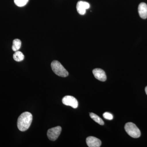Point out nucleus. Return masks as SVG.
<instances>
[{
    "label": "nucleus",
    "mask_w": 147,
    "mask_h": 147,
    "mask_svg": "<svg viewBox=\"0 0 147 147\" xmlns=\"http://www.w3.org/2000/svg\"><path fill=\"white\" fill-rule=\"evenodd\" d=\"M62 102L63 104L67 106H71L73 108H76L78 106V102L73 96H66L63 98Z\"/></svg>",
    "instance_id": "obj_5"
},
{
    "label": "nucleus",
    "mask_w": 147,
    "mask_h": 147,
    "mask_svg": "<svg viewBox=\"0 0 147 147\" xmlns=\"http://www.w3.org/2000/svg\"><path fill=\"white\" fill-rule=\"evenodd\" d=\"M145 91H146V94L147 95V86L146 87V88H145Z\"/></svg>",
    "instance_id": "obj_15"
},
{
    "label": "nucleus",
    "mask_w": 147,
    "mask_h": 147,
    "mask_svg": "<svg viewBox=\"0 0 147 147\" xmlns=\"http://www.w3.org/2000/svg\"><path fill=\"white\" fill-rule=\"evenodd\" d=\"M13 59L17 62H20L24 60V55L20 51H16L13 55Z\"/></svg>",
    "instance_id": "obj_10"
},
{
    "label": "nucleus",
    "mask_w": 147,
    "mask_h": 147,
    "mask_svg": "<svg viewBox=\"0 0 147 147\" xmlns=\"http://www.w3.org/2000/svg\"><path fill=\"white\" fill-rule=\"evenodd\" d=\"M32 119V115L29 112H24L21 114L17 121V127L19 130L22 131L28 130L31 125Z\"/></svg>",
    "instance_id": "obj_1"
},
{
    "label": "nucleus",
    "mask_w": 147,
    "mask_h": 147,
    "mask_svg": "<svg viewBox=\"0 0 147 147\" xmlns=\"http://www.w3.org/2000/svg\"><path fill=\"white\" fill-rule=\"evenodd\" d=\"M93 74L94 77L99 81L105 82L107 79V76L104 70L100 68H96L93 69Z\"/></svg>",
    "instance_id": "obj_7"
},
{
    "label": "nucleus",
    "mask_w": 147,
    "mask_h": 147,
    "mask_svg": "<svg viewBox=\"0 0 147 147\" xmlns=\"http://www.w3.org/2000/svg\"><path fill=\"white\" fill-rule=\"evenodd\" d=\"M86 142L88 146L89 147H99L101 145V142L100 140L92 136L87 138Z\"/></svg>",
    "instance_id": "obj_8"
},
{
    "label": "nucleus",
    "mask_w": 147,
    "mask_h": 147,
    "mask_svg": "<svg viewBox=\"0 0 147 147\" xmlns=\"http://www.w3.org/2000/svg\"><path fill=\"white\" fill-rule=\"evenodd\" d=\"M125 129L127 134L132 138H138L141 136V131L133 123H127L125 126Z\"/></svg>",
    "instance_id": "obj_3"
},
{
    "label": "nucleus",
    "mask_w": 147,
    "mask_h": 147,
    "mask_svg": "<svg viewBox=\"0 0 147 147\" xmlns=\"http://www.w3.org/2000/svg\"><path fill=\"white\" fill-rule=\"evenodd\" d=\"M51 68L55 74L61 77L68 76L69 73L61 64L57 61H54L51 63Z\"/></svg>",
    "instance_id": "obj_2"
},
{
    "label": "nucleus",
    "mask_w": 147,
    "mask_h": 147,
    "mask_svg": "<svg viewBox=\"0 0 147 147\" xmlns=\"http://www.w3.org/2000/svg\"><path fill=\"white\" fill-rule=\"evenodd\" d=\"M138 12L141 18L143 19L147 18V5L146 3H142L139 5Z\"/></svg>",
    "instance_id": "obj_9"
},
{
    "label": "nucleus",
    "mask_w": 147,
    "mask_h": 147,
    "mask_svg": "<svg viewBox=\"0 0 147 147\" xmlns=\"http://www.w3.org/2000/svg\"><path fill=\"white\" fill-rule=\"evenodd\" d=\"M103 117L106 119L111 120L113 119V115L111 113L106 112L103 114Z\"/></svg>",
    "instance_id": "obj_14"
},
{
    "label": "nucleus",
    "mask_w": 147,
    "mask_h": 147,
    "mask_svg": "<svg viewBox=\"0 0 147 147\" xmlns=\"http://www.w3.org/2000/svg\"><path fill=\"white\" fill-rule=\"evenodd\" d=\"M21 45V41L20 40L15 39L13 40V45L12 46V49L14 52L18 51Z\"/></svg>",
    "instance_id": "obj_11"
},
{
    "label": "nucleus",
    "mask_w": 147,
    "mask_h": 147,
    "mask_svg": "<svg viewBox=\"0 0 147 147\" xmlns=\"http://www.w3.org/2000/svg\"><path fill=\"white\" fill-rule=\"evenodd\" d=\"M28 1L29 0H14V2L17 6L21 7L26 5Z\"/></svg>",
    "instance_id": "obj_13"
},
{
    "label": "nucleus",
    "mask_w": 147,
    "mask_h": 147,
    "mask_svg": "<svg viewBox=\"0 0 147 147\" xmlns=\"http://www.w3.org/2000/svg\"><path fill=\"white\" fill-rule=\"evenodd\" d=\"M90 116L94 121L98 123L100 125H103L104 124V122L102 121V119L100 118V117H98L97 115L94 114L93 113H90Z\"/></svg>",
    "instance_id": "obj_12"
},
{
    "label": "nucleus",
    "mask_w": 147,
    "mask_h": 147,
    "mask_svg": "<svg viewBox=\"0 0 147 147\" xmlns=\"http://www.w3.org/2000/svg\"><path fill=\"white\" fill-rule=\"evenodd\" d=\"M61 130V127L59 126L48 129L47 132V136L48 139L51 141H56L59 136Z\"/></svg>",
    "instance_id": "obj_4"
},
{
    "label": "nucleus",
    "mask_w": 147,
    "mask_h": 147,
    "mask_svg": "<svg viewBox=\"0 0 147 147\" xmlns=\"http://www.w3.org/2000/svg\"><path fill=\"white\" fill-rule=\"evenodd\" d=\"M90 7L88 3L84 1H79L76 5L77 11L81 15H84L86 13V10Z\"/></svg>",
    "instance_id": "obj_6"
}]
</instances>
